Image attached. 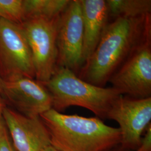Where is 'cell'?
I'll list each match as a JSON object with an SVG mask.
<instances>
[{"instance_id":"19","label":"cell","mask_w":151,"mask_h":151,"mask_svg":"<svg viewBox=\"0 0 151 151\" xmlns=\"http://www.w3.org/2000/svg\"><path fill=\"white\" fill-rule=\"evenodd\" d=\"M44 151H58V150H57V149H55V148H54V147H53L52 146H49L48 147H47Z\"/></svg>"},{"instance_id":"6","label":"cell","mask_w":151,"mask_h":151,"mask_svg":"<svg viewBox=\"0 0 151 151\" xmlns=\"http://www.w3.org/2000/svg\"><path fill=\"white\" fill-rule=\"evenodd\" d=\"M0 75L35 78L32 52L21 24L0 20Z\"/></svg>"},{"instance_id":"10","label":"cell","mask_w":151,"mask_h":151,"mask_svg":"<svg viewBox=\"0 0 151 151\" xmlns=\"http://www.w3.org/2000/svg\"><path fill=\"white\" fill-rule=\"evenodd\" d=\"M2 118L17 151H44L50 145L48 130L39 116L29 117L5 106Z\"/></svg>"},{"instance_id":"14","label":"cell","mask_w":151,"mask_h":151,"mask_svg":"<svg viewBox=\"0 0 151 151\" xmlns=\"http://www.w3.org/2000/svg\"><path fill=\"white\" fill-rule=\"evenodd\" d=\"M16 24L24 20L23 0H0V20Z\"/></svg>"},{"instance_id":"9","label":"cell","mask_w":151,"mask_h":151,"mask_svg":"<svg viewBox=\"0 0 151 151\" xmlns=\"http://www.w3.org/2000/svg\"><path fill=\"white\" fill-rule=\"evenodd\" d=\"M1 95L29 117L39 116L52 108V98L43 83L24 76L2 79Z\"/></svg>"},{"instance_id":"16","label":"cell","mask_w":151,"mask_h":151,"mask_svg":"<svg viewBox=\"0 0 151 151\" xmlns=\"http://www.w3.org/2000/svg\"><path fill=\"white\" fill-rule=\"evenodd\" d=\"M134 151H151V123L147 128L140 145Z\"/></svg>"},{"instance_id":"3","label":"cell","mask_w":151,"mask_h":151,"mask_svg":"<svg viewBox=\"0 0 151 151\" xmlns=\"http://www.w3.org/2000/svg\"><path fill=\"white\" fill-rule=\"evenodd\" d=\"M44 85L52 96V108L55 110L61 113L70 106H80L102 120L106 119L112 104L122 95L112 87L92 85L60 66H57L51 78Z\"/></svg>"},{"instance_id":"12","label":"cell","mask_w":151,"mask_h":151,"mask_svg":"<svg viewBox=\"0 0 151 151\" xmlns=\"http://www.w3.org/2000/svg\"><path fill=\"white\" fill-rule=\"evenodd\" d=\"M70 1V0H23L24 20L35 17L53 19L58 17L64 12Z\"/></svg>"},{"instance_id":"5","label":"cell","mask_w":151,"mask_h":151,"mask_svg":"<svg viewBox=\"0 0 151 151\" xmlns=\"http://www.w3.org/2000/svg\"><path fill=\"white\" fill-rule=\"evenodd\" d=\"M106 119L119 124L120 146L129 151H135L151 124V97L138 99L120 95L109 109Z\"/></svg>"},{"instance_id":"7","label":"cell","mask_w":151,"mask_h":151,"mask_svg":"<svg viewBox=\"0 0 151 151\" xmlns=\"http://www.w3.org/2000/svg\"><path fill=\"white\" fill-rule=\"evenodd\" d=\"M109 81L122 95L151 97V38L135 49Z\"/></svg>"},{"instance_id":"17","label":"cell","mask_w":151,"mask_h":151,"mask_svg":"<svg viewBox=\"0 0 151 151\" xmlns=\"http://www.w3.org/2000/svg\"><path fill=\"white\" fill-rule=\"evenodd\" d=\"M5 107V106L4 105L2 98L1 97V95L0 93V122L2 119V114H3V111Z\"/></svg>"},{"instance_id":"2","label":"cell","mask_w":151,"mask_h":151,"mask_svg":"<svg viewBox=\"0 0 151 151\" xmlns=\"http://www.w3.org/2000/svg\"><path fill=\"white\" fill-rule=\"evenodd\" d=\"M48 130L50 146L60 151H107L120 145L119 128L98 117L67 115L53 108L39 116Z\"/></svg>"},{"instance_id":"15","label":"cell","mask_w":151,"mask_h":151,"mask_svg":"<svg viewBox=\"0 0 151 151\" xmlns=\"http://www.w3.org/2000/svg\"><path fill=\"white\" fill-rule=\"evenodd\" d=\"M0 151H17L12 143L3 118L0 122Z\"/></svg>"},{"instance_id":"8","label":"cell","mask_w":151,"mask_h":151,"mask_svg":"<svg viewBox=\"0 0 151 151\" xmlns=\"http://www.w3.org/2000/svg\"><path fill=\"white\" fill-rule=\"evenodd\" d=\"M83 44L81 2L71 0L60 17L57 37V66L67 68L76 74L83 65Z\"/></svg>"},{"instance_id":"4","label":"cell","mask_w":151,"mask_h":151,"mask_svg":"<svg viewBox=\"0 0 151 151\" xmlns=\"http://www.w3.org/2000/svg\"><path fill=\"white\" fill-rule=\"evenodd\" d=\"M60 15L53 19H27L21 24L32 52L35 78L43 84L49 80L57 67V37Z\"/></svg>"},{"instance_id":"20","label":"cell","mask_w":151,"mask_h":151,"mask_svg":"<svg viewBox=\"0 0 151 151\" xmlns=\"http://www.w3.org/2000/svg\"><path fill=\"white\" fill-rule=\"evenodd\" d=\"M1 83H2V78L0 75V93H1Z\"/></svg>"},{"instance_id":"13","label":"cell","mask_w":151,"mask_h":151,"mask_svg":"<svg viewBox=\"0 0 151 151\" xmlns=\"http://www.w3.org/2000/svg\"><path fill=\"white\" fill-rule=\"evenodd\" d=\"M109 16L134 18L151 14V0H106Z\"/></svg>"},{"instance_id":"18","label":"cell","mask_w":151,"mask_h":151,"mask_svg":"<svg viewBox=\"0 0 151 151\" xmlns=\"http://www.w3.org/2000/svg\"><path fill=\"white\" fill-rule=\"evenodd\" d=\"M107 151H130L129 150H127L126 149H124L122 147L118 145V146H116L115 147H114L113 148Z\"/></svg>"},{"instance_id":"1","label":"cell","mask_w":151,"mask_h":151,"mask_svg":"<svg viewBox=\"0 0 151 151\" xmlns=\"http://www.w3.org/2000/svg\"><path fill=\"white\" fill-rule=\"evenodd\" d=\"M151 38V14L118 17L108 23L97 47L79 71L78 77L104 87L140 44Z\"/></svg>"},{"instance_id":"11","label":"cell","mask_w":151,"mask_h":151,"mask_svg":"<svg viewBox=\"0 0 151 151\" xmlns=\"http://www.w3.org/2000/svg\"><path fill=\"white\" fill-rule=\"evenodd\" d=\"M83 24V65L91 56L108 25V7L105 0H80Z\"/></svg>"}]
</instances>
